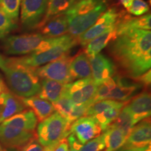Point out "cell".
<instances>
[{"label": "cell", "instance_id": "1", "mask_svg": "<svg viewBox=\"0 0 151 151\" xmlns=\"http://www.w3.org/2000/svg\"><path fill=\"white\" fill-rule=\"evenodd\" d=\"M110 52L124 74L137 78L150 69V30L135 29L118 36L111 42Z\"/></svg>", "mask_w": 151, "mask_h": 151}, {"label": "cell", "instance_id": "2", "mask_svg": "<svg viewBox=\"0 0 151 151\" xmlns=\"http://www.w3.org/2000/svg\"><path fill=\"white\" fill-rule=\"evenodd\" d=\"M0 69L4 74L11 91L18 97H32L40 91L41 83L35 68L20 63L17 58L0 55Z\"/></svg>", "mask_w": 151, "mask_h": 151}, {"label": "cell", "instance_id": "3", "mask_svg": "<svg viewBox=\"0 0 151 151\" xmlns=\"http://www.w3.org/2000/svg\"><path fill=\"white\" fill-rule=\"evenodd\" d=\"M107 7L106 0H76L65 13L69 35L77 39L97 21Z\"/></svg>", "mask_w": 151, "mask_h": 151}, {"label": "cell", "instance_id": "4", "mask_svg": "<svg viewBox=\"0 0 151 151\" xmlns=\"http://www.w3.org/2000/svg\"><path fill=\"white\" fill-rule=\"evenodd\" d=\"M78 43L76 38L70 35H65L56 37L50 46L30 53L27 56L17 58L20 63L28 67L37 68L58 59L64 55L69 53Z\"/></svg>", "mask_w": 151, "mask_h": 151}, {"label": "cell", "instance_id": "5", "mask_svg": "<svg viewBox=\"0 0 151 151\" xmlns=\"http://www.w3.org/2000/svg\"><path fill=\"white\" fill-rule=\"evenodd\" d=\"M52 38L41 34H25L6 37L3 41L4 50L9 55H27L47 48Z\"/></svg>", "mask_w": 151, "mask_h": 151}, {"label": "cell", "instance_id": "6", "mask_svg": "<svg viewBox=\"0 0 151 151\" xmlns=\"http://www.w3.org/2000/svg\"><path fill=\"white\" fill-rule=\"evenodd\" d=\"M36 133L43 147L51 146L69 134L66 119L57 112L39 122Z\"/></svg>", "mask_w": 151, "mask_h": 151}, {"label": "cell", "instance_id": "7", "mask_svg": "<svg viewBox=\"0 0 151 151\" xmlns=\"http://www.w3.org/2000/svg\"><path fill=\"white\" fill-rule=\"evenodd\" d=\"M72 58L67 53L42 67L35 68V72L39 78L52 80L64 85L69 84L73 81L69 71Z\"/></svg>", "mask_w": 151, "mask_h": 151}, {"label": "cell", "instance_id": "8", "mask_svg": "<svg viewBox=\"0 0 151 151\" xmlns=\"http://www.w3.org/2000/svg\"><path fill=\"white\" fill-rule=\"evenodd\" d=\"M97 89V86L92 78H85L66 84L64 92L70 98L74 105L90 106L93 102Z\"/></svg>", "mask_w": 151, "mask_h": 151}, {"label": "cell", "instance_id": "9", "mask_svg": "<svg viewBox=\"0 0 151 151\" xmlns=\"http://www.w3.org/2000/svg\"><path fill=\"white\" fill-rule=\"evenodd\" d=\"M119 16L115 8L107 9L89 29L77 37L78 43L86 46L94 38L116 27Z\"/></svg>", "mask_w": 151, "mask_h": 151}, {"label": "cell", "instance_id": "10", "mask_svg": "<svg viewBox=\"0 0 151 151\" xmlns=\"http://www.w3.org/2000/svg\"><path fill=\"white\" fill-rule=\"evenodd\" d=\"M48 0H21L20 20L25 27H39L46 14Z\"/></svg>", "mask_w": 151, "mask_h": 151}, {"label": "cell", "instance_id": "11", "mask_svg": "<svg viewBox=\"0 0 151 151\" xmlns=\"http://www.w3.org/2000/svg\"><path fill=\"white\" fill-rule=\"evenodd\" d=\"M151 124L148 118L138 122L132 128L120 151L131 148H143L150 145Z\"/></svg>", "mask_w": 151, "mask_h": 151}, {"label": "cell", "instance_id": "12", "mask_svg": "<svg viewBox=\"0 0 151 151\" xmlns=\"http://www.w3.org/2000/svg\"><path fill=\"white\" fill-rule=\"evenodd\" d=\"M36 136V131H28L0 124V142L9 148L20 150Z\"/></svg>", "mask_w": 151, "mask_h": 151}, {"label": "cell", "instance_id": "13", "mask_svg": "<svg viewBox=\"0 0 151 151\" xmlns=\"http://www.w3.org/2000/svg\"><path fill=\"white\" fill-rule=\"evenodd\" d=\"M101 130L92 116H83L71 124L69 134L74 136L81 144L85 143L101 134Z\"/></svg>", "mask_w": 151, "mask_h": 151}, {"label": "cell", "instance_id": "14", "mask_svg": "<svg viewBox=\"0 0 151 151\" xmlns=\"http://www.w3.org/2000/svg\"><path fill=\"white\" fill-rule=\"evenodd\" d=\"M92 71V78L97 86L112 78L116 73L115 64L105 56L99 53L89 58Z\"/></svg>", "mask_w": 151, "mask_h": 151}, {"label": "cell", "instance_id": "15", "mask_svg": "<svg viewBox=\"0 0 151 151\" xmlns=\"http://www.w3.org/2000/svg\"><path fill=\"white\" fill-rule=\"evenodd\" d=\"M125 106L133 119L134 124H137L141 120L150 118L151 113V97L148 90L132 97L127 101Z\"/></svg>", "mask_w": 151, "mask_h": 151}, {"label": "cell", "instance_id": "16", "mask_svg": "<svg viewBox=\"0 0 151 151\" xmlns=\"http://www.w3.org/2000/svg\"><path fill=\"white\" fill-rule=\"evenodd\" d=\"M25 109L20 97L9 90L3 92L0 95V123Z\"/></svg>", "mask_w": 151, "mask_h": 151}, {"label": "cell", "instance_id": "17", "mask_svg": "<svg viewBox=\"0 0 151 151\" xmlns=\"http://www.w3.org/2000/svg\"><path fill=\"white\" fill-rule=\"evenodd\" d=\"M150 14H146L143 16L137 17L123 16L121 19L118 18L116 24V29L118 36L123 35L132 30H150Z\"/></svg>", "mask_w": 151, "mask_h": 151}, {"label": "cell", "instance_id": "18", "mask_svg": "<svg viewBox=\"0 0 151 151\" xmlns=\"http://www.w3.org/2000/svg\"><path fill=\"white\" fill-rule=\"evenodd\" d=\"M116 86L111 90L107 95L106 99L116 100L118 101H128L132 95L136 93L141 86L137 83H132L120 76H116Z\"/></svg>", "mask_w": 151, "mask_h": 151}, {"label": "cell", "instance_id": "19", "mask_svg": "<svg viewBox=\"0 0 151 151\" xmlns=\"http://www.w3.org/2000/svg\"><path fill=\"white\" fill-rule=\"evenodd\" d=\"M69 71L72 81L92 78V71L89 57L85 51H80L72 58L69 65Z\"/></svg>", "mask_w": 151, "mask_h": 151}, {"label": "cell", "instance_id": "20", "mask_svg": "<svg viewBox=\"0 0 151 151\" xmlns=\"http://www.w3.org/2000/svg\"><path fill=\"white\" fill-rule=\"evenodd\" d=\"M41 35L47 37L55 38L67 35L69 33V24L67 17L65 13L53 18L47 21L39 27Z\"/></svg>", "mask_w": 151, "mask_h": 151}, {"label": "cell", "instance_id": "21", "mask_svg": "<svg viewBox=\"0 0 151 151\" xmlns=\"http://www.w3.org/2000/svg\"><path fill=\"white\" fill-rule=\"evenodd\" d=\"M20 98L26 108L28 107L33 111L39 122L51 116L55 111L51 102L41 99L37 95L29 97Z\"/></svg>", "mask_w": 151, "mask_h": 151}, {"label": "cell", "instance_id": "22", "mask_svg": "<svg viewBox=\"0 0 151 151\" xmlns=\"http://www.w3.org/2000/svg\"><path fill=\"white\" fill-rule=\"evenodd\" d=\"M37 122V117L33 111L31 109H27L4 120L0 124L28 131H35Z\"/></svg>", "mask_w": 151, "mask_h": 151}, {"label": "cell", "instance_id": "23", "mask_svg": "<svg viewBox=\"0 0 151 151\" xmlns=\"http://www.w3.org/2000/svg\"><path fill=\"white\" fill-rule=\"evenodd\" d=\"M118 35L116 32V27H114L92 39L86 46V48L85 52L89 58L96 55L100 53L101 50H103L109 43L116 39Z\"/></svg>", "mask_w": 151, "mask_h": 151}, {"label": "cell", "instance_id": "24", "mask_svg": "<svg viewBox=\"0 0 151 151\" xmlns=\"http://www.w3.org/2000/svg\"><path fill=\"white\" fill-rule=\"evenodd\" d=\"M65 85L59 82L49 79H43L40 91L37 96L53 104L62 97L65 92Z\"/></svg>", "mask_w": 151, "mask_h": 151}, {"label": "cell", "instance_id": "25", "mask_svg": "<svg viewBox=\"0 0 151 151\" xmlns=\"http://www.w3.org/2000/svg\"><path fill=\"white\" fill-rule=\"evenodd\" d=\"M104 151H118L123 146L127 137L118 128L109 127L104 132Z\"/></svg>", "mask_w": 151, "mask_h": 151}, {"label": "cell", "instance_id": "26", "mask_svg": "<svg viewBox=\"0 0 151 151\" xmlns=\"http://www.w3.org/2000/svg\"><path fill=\"white\" fill-rule=\"evenodd\" d=\"M76 0H48L46 14L38 27H40L50 19L65 14L71 8Z\"/></svg>", "mask_w": 151, "mask_h": 151}, {"label": "cell", "instance_id": "27", "mask_svg": "<svg viewBox=\"0 0 151 151\" xmlns=\"http://www.w3.org/2000/svg\"><path fill=\"white\" fill-rule=\"evenodd\" d=\"M134 125L135 124H134L133 119H132L131 114L124 105L123 108L118 113L116 118L113 120V122L109 126L118 128L122 131L126 137H127Z\"/></svg>", "mask_w": 151, "mask_h": 151}, {"label": "cell", "instance_id": "28", "mask_svg": "<svg viewBox=\"0 0 151 151\" xmlns=\"http://www.w3.org/2000/svg\"><path fill=\"white\" fill-rule=\"evenodd\" d=\"M127 104V103H126ZM124 105H120L118 106L113 107V108L109 109L103 112L99 113V114L94 115L92 116L96 122L98 124L102 131H105L109 126L112 123L113 120L118 116V113L121 111V109L124 107Z\"/></svg>", "mask_w": 151, "mask_h": 151}, {"label": "cell", "instance_id": "29", "mask_svg": "<svg viewBox=\"0 0 151 151\" xmlns=\"http://www.w3.org/2000/svg\"><path fill=\"white\" fill-rule=\"evenodd\" d=\"M127 102V101H118L109 99L100 100L99 101L92 104L88 107L85 116H93L94 115L99 114L109 109L118 106L120 105L126 104Z\"/></svg>", "mask_w": 151, "mask_h": 151}, {"label": "cell", "instance_id": "30", "mask_svg": "<svg viewBox=\"0 0 151 151\" xmlns=\"http://www.w3.org/2000/svg\"><path fill=\"white\" fill-rule=\"evenodd\" d=\"M21 0H0V10L13 21L18 20Z\"/></svg>", "mask_w": 151, "mask_h": 151}, {"label": "cell", "instance_id": "31", "mask_svg": "<svg viewBox=\"0 0 151 151\" xmlns=\"http://www.w3.org/2000/svg\"><path fill=\"white\" fill-rule=\"evenodd\" d=\"M52 106H53L55 111L59 113L62 117L66 119L70 113L74 104L70 99V98L64 92L62 97L56 102L52 104Z\"/></svg>", "mask_w": 151, "mask_h": 151}, {"label": "cell", "instance_id": "32", "mask_svg": "<svg viewBox=\"0 0 151 151\" xmlns=\"http://www.w3.org/2000/svg\"><path fill=\"white\" fill-rule=\"evenodd\" d=\"M105 148L104 133L88 141L85 144H80L78 151H102Z\"/></svg>", "mask_w": 151, "mask_h": 151}, {"label": "cell", "instance_id": "33", "mask_svg": "<svg viewBox=\"0 0 151 151\" xmlns=\"http://www.w3.org/2000/svg\"><path fill=\"white\" fill-rule=\"evenodd\" d=\"M116 79H115V77L113 76L112 78H109V80L105 81V82L97 86V92H96L95 95H94L92 104L99 101L100 100L106 99L107 95L111 92V90L116 86Z\"/></svg>", "mask_w": 151, "mask_h": 151}, {"label": "cell", "instance_id": "34", "mask_svg": "<svg viewBox=\"0 0 151 151\" xmlns=\"http://www.w3.org/2000/svg\"><path fill=\"white\" fill-rule=\"evenodd\" d=\"M16 27V22L13 21L0 10V39L6 37Z\"/></svg>", "mask_w": 151, "mask_h": 151}, {"label": "cell", "instance_id": "35", "mask_svg": "<svg viewBox=\"0 0 151 151\" xmlns=\"http://www.w3.org/2000/svg\"><path fill=\"white\" fill-rule=\"evenodd\" d=\"M89 106H90L86 104L73 106V109H71L70 113H69V116H67V118H66L67 129L69 130V129H70L71 125L76 121V120L81 118V117L85 116L86 111L88 110V107Z\"/></svg>", "mask_w": 151, "mask_h": 151}, {"label": "cell", "instance_id": "36", "mask_svg": "<svg viewBox=\"0 0 151 151\" xmlns=\"http://www.w3.org/2000/svg\"><path fill=\"white\" fill-rule=\"evenodd\" d=\"M127 11L134 16H141L148 12L149 6L144 0H134Z\"/></svg>", "mask_w": 151, "mask_h": 151}, {"label": "cell", "instance_id": "37", "mask_svg": "<svg viewBox=\"0 0 151 151\" xmlns=\"http://www.w3.org/2000/svg\"><path fill=\"white\" fill-rule=\"evenodd\" d=\"M20 151H46L45 147L38 141L37 136L26 143L24 146L20 149Z\"/></svg>", "mask_w": 151, "mask_h": 151}, {"label": "cell", "instance_id": "38", "mask_svg": "<svg viewBox=\"0 0 151 151\" xmlns=\"http://www.w3.org/2000/svg\"><path fill=\"white\" fill-rule=\"evenodd\" d=\"M69 148L67 137H65L51 146L45 147V150L46 151H69Z\"/></svg>", "mask_w": 151, "mask_h": 151}, {"label": "cell", "instance_id": "39", "mask_svg": "<svg viewBox=\"0 0 151 151\" xmlns=\"http://www.w3.org/2000/svg\"><path fill=\"white\" fill-rule=\"evenodd\" d=\"M134 80L137 81V83H139V85H141V86L146 87V88H148V86H150L151 82L150 69H149L148 71H146V72L138 76L137 78H134Z\"/></svg>", "mask_w": 151, "mask_h": 151}, {"label": "cell", "instance_id": "40", "mask_svg": "<svg viewBox=\"0 0 151 151\" xmlns=\"http://www.w3.org/2000/svg\"><path fill=\"white\" fill-rule=\"evenodd\" d=\"M9 91L8 88L6 86L4 81L2 77L0 75V95L3 93V92Z\"/></svg>", "mask_w": 151, "mask_h": 151}, {"label": "cell", "instance_id": "41", "mask_svg": "<svg viewBox=\"0 0 151 151\" xmlns=\"http://www.w3.org/2000/svg\"><path fill=\"white\" fill-rule=\"evenodd\" d=\"M122 151H151V146H150V145H149V146L143 147V148L127 149V150H122Z\"/></svg>", "mask_w": 151, "mask_h": 151}, {"label": "cell", "instance_id": "42", "mask_svg": "<svg viewBox=\"0 0 151 151\" xmlns=\"http://www.w3.org/2000/svg\"><path fill=\"white\" fill-rule=\"evenodd\" d=\"M134 1V0H120V2L124 8L128 9L131 6L132 4L133 3Z\"/></svg>", "mask_w": 151, "mask_h": 151}, {"label": "cell", "instance_id": "43", "mask_svg": "<svg viewBox=\"0 0 151 151\" xmlns=\"http://www.w3.org/2000/svg\"><path fill=\"white\" fill-rule=\"evenodd\" d=\"M0 151H20V150L16 148H9V147L5 146L2 143L0 142Z\"/></svg>", "mask_w": 151, "mask_h": 151}, {"label": "cell", "instance_id": "44", "mask_svg": "<svg viewBox=\"0 0 151 151\" xmlns=\"http://www.w3.org/2000/svg\"><path fill=\"white\" fill-rule=\"evenodd\" d=\"M69 147H70V149H69V151H78L76 148H73V147H71V146H69Z\"/></svg>", "mask_w": 151, "mask_h": 151}]
</instances>
